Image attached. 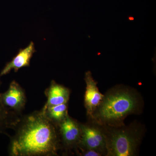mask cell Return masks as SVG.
Here are the masks:
<instances>
[{
  "instance_id": "obj_1",
  "label": "cell",
  "mask_w": 156,
  "mask_h": 156,
  "mask_svg": "<svg viewBox=\"0 0 156 156\" xmlns=\"http://www.w3.org/2000/svg\"><path fill=\"white\" fill-rule=\"evenodd\" d=\"M9 136L11 156L58 155L60 144L57 128L42 110L21 115Z\"/></svg>"
},
{
  "instance_id": "obj_2",
  "label": "cell",
  "mask_w": 156,
  "mask_h": 156,
  "mask_svg": "<svg viewBox=\"0 0 156 156\" xmlns=\"http://www.w3.org/2000/svg\"><path fill=\"white\" fill-rule=\"evenodd\" d=\"M141 101L137 93L130 89L119 87L104 95L92 118L101 126L119 127L129 115L138 112Z\"/></svg>"
},
{
  "instance_id": "obj_3",
  "label": "cell",
  "mask_w": 156,
  "mask_h": 156,
  "mask_svg": "<svg viewBox=\"0 0 156 156\" xmlns=\"http://www.w3.org/2000/svg\"><path fill=\"white\" fill-rule=\"evenodd\" d=\"M107 127L102 129L107 155L134 156L140 140L138 129L132 127Z\"/></svg>"
},
{
  "instance_id": "obj_4",
  "label": "cell",
  "mask_w": 156,
  "mask_h": 156,
  "mask_svg": "<svg viewBox=\"0 0 156 156\" xmlns=\"http://www.w3.org/2000/svg\"><path fill=\"white\" fill-rule=\"evenodd\" d=\"M56 127L60 148L66 151L72 149L76 151L81 137V124L68 115Z\"/></svg>"
},
{
  "instance_id": "obj_5",
  "label": "cell",
  "mask_w": 156,
  "mask_h": 156,
  "mask_svg": "<svg viewBox=\"0 0 156 156\" xmlns=\"http://www.w3.org/2000/svg\"><path fill=\"white\" fill-rule=\"evenodd\" d=\"M81 128L80 139L77 150H94L102 154L106 151V141L102 128L83 124H81Z\"/></svg>"
},
{
  "instance_id": "obj_6",
  "label": "cell",
  "mask_w": 156,
  "mask_h": 156,
  "mask_svg": "<svg viewBox=\"0 0 156 156\" xmlns=\"http://www.w3.org/2000/svg\"><path fill=\"white\" fill-rule=\"evenodd\" d=\"M1 97L5 106L22 115L26 104L27 98L25 91L16 81L11 82L7 91L1 93Z\"/></svg>"
},
{
  "instance_id": "obj_7",
  "label": "cell",
  "mask_w": 156,
  "mask_h": 156,
  "mask_svg": "<svg viewBox=\"0 0 156 156\" xmlns=\"http://www.w3.org/2000/svg\"><path fill=\"white\" fill-rule=\"evenodd\" d=\"M85 80L87 85L84 98L85 106L87 115L92 118L95 110L102 101L104 95L99 92L97 82L92 77L91 72L85 73Z\"/></svg>"
},
{
  "instance_id": "obj_8",
  "label": "cell",
  "mask_w": 156,
  "mask_h": 156,
  "mask_svg": "<svg viewBox=\"0 0 156 156\" xmlns=\"http://www.w3.org/2000/svg\"><path fill=\"white\" fill-rule=\"evenodd\" d=\"M36 51L34 44L32 41L26 48L20 49L13 59L6 63L0 73V78L9 73L11 70H14V72H17L22 68L29 66L31 58Z\"/></svg>"
},
{
  "instance_id": "obj_9",
  "label": "cell",
  "mask_w": 156,
  "mask_h": 156,
  "mask_svg": "<svg viewBox=\"0 0 156 156\" xmlns=\"http://www.w3.org/2000/svg\"><path fill=\"white\" fill-rule=\"evenodd\" d=\"M45 95L47 101L44 108L61 104L68 103L69 99L70 90L66 87L52 80L49 87L46 89Z\"/></svg>"
},
{
  "instance_id": "obj_10",
  "label": "cell",
  "mask_w": 156,
  "mask_h": 156,
  "mask_svg": "<svg viewBox=\"0 0 156 156\" xmlns=\"http://www.w3.org/2000/svg\"><path fill=\"white\" fill-rule=\"evenodd\" d=\"M2 84L0 79V87ZM0 92V134L10 135L7 132L9 129H13L19 121L22 115L6 107L2 102Z\"/></svg>"
},
{
  "instance_id": "obj_11",
  "label": "cell",
  "mask_w": 156,
  "mask_h": 156,
  "mask_svg": "<svg viewBox=\"0 0 156 156\" xmlns=\"http://www.w3.org/2000/svg\"><path fill=\"white\" fill-rule=\"evenodd\" d=\"M68 103L61 104L42 109L44 113L50 122L57 126L67 116Z\"/></svg>"
},
{
  "instance_id": "obj_12",
  "label": "cell",
  "mask_w": 156,
  "mask_h": 156,
  "mask_svg": "<svg viewBox=\"0 0 156 156\" xmlns=\"http://www.w3.org/2000/svg\"><path fill=\"white\" fill-rule=\"evenodd\" d=\"M82 152L79 153L80 155L84 156H100L101 154L99 152L94 150L81 151Z\"/></svg>"
}]
</instances>
